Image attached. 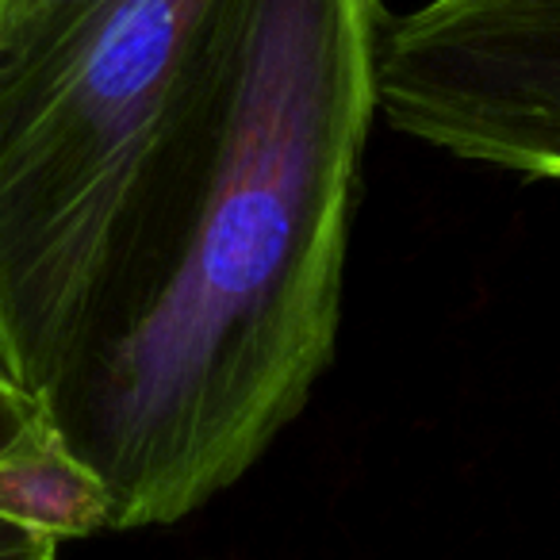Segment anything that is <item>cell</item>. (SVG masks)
Here are the masks:
<instances>
[{"label": "cell", "mask_w": 560, "mask_h": 560, "mask_svg": "<svg viewBox=\"0 0 560 560\" xmlns=\"http://www.w3.org/2000/svg\"><path fill=\"white\" fill-rule=\"evenodd\" d=\"M381 16V0H231L39 396L112 529L231 488L335 361Z\"/></svg>", "instance_id": "6da1fadb"}, {"label": "cell", "mask_w": 560, "mask_h": 560, "mask_svg": "<svg viewBox=\"0 0 560 560\" xmlns=\"http://www.w3.org/2000/svg\"><path fill=\"white\" fill-rule=\"evenodd\" d=\"M231 0L0 12V369L39 404Z\"/></svg>", "instance_id": "7a4b0ae2"}, {"label": "cell", "mask_w": 560, "mask_h": 560, "mask_svg": "<svg viewBox=\"0 0 560 560\" xmlns=\"http://www.w3.org/2000/svg\"><path fill=\"white\" fill-rule=\"evenodd\" d=\"M376 108L453 158L560 180V0H427L381 16Z\"/></svg>", "instance_id": "3957f363"}, {"label": "cell", "mask_w": 560, "mask_h": 560, "mask_svg": "<svg viewBox=\"0 0 560 560\" xmlns=\"http://www.w3.org/2000/svg\"><path fill=\"white\" fill-rule=\"evenodd\" d=\"M0 518L62 541L112 529V506L101 480L43 422L0 460Z\"/></svg>", "instance_id": "277c9868"}, {"label": "cell", "mask_w": 560, "mask_h": 560, "mask_svg": "<svg viewBox=\"0 0 560 560\" xmlns=\"http://www.w3.org/2000/svg\"><path fill=\"white\" fill-rule=\"evenodd\" d=\"M43 430V411L4 369H0V460L12 450L27 442V438Z\"/></svg>", "instance_id": "5b68a950"}, {"label": "cell", "mask_w": 560, "mask_h": 560, "mask_svg": "<svg viewBox=\"0 0 560 560\" xmlns=\"http://www.w3.org/2000/svg\"><path fill=\"white\" fill-rule=\"evenodd\" d=\"M55 545L50 537L0 518V560H55Z\"/></svg>", "instance_id": "8992f818"}, {"label": "cell", "mask_w": 560, "mask_h": 560, "mask_svg": "<svg viewBox=\"0 0 560 560\" xmlns=\"http://www.w3.org/2000/svg\"><path fill=\"white\" fill-rule=\"evenodd\" d=\"M16 4H24V0H0V12H9V9H16Z\"/></svg>", "instance_id": "52a82bcc"}]
</instances>
